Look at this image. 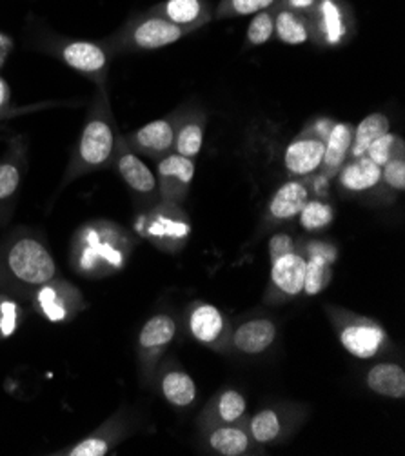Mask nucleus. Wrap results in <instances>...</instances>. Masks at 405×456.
I'll return each mask as SVG.
<instances>
[{
	"mask_svg": "<svg viewBox=\"0 0 405 456\" xmlns=\"http://www.w3.org/2000/svg\"><path fill=\"white\" fill-rule=\"evenodd\" d=\"M133 248V237L122 225L106 218L89 220L73 235L69 264L84 279H106L124 269Z\"/></svg>",
	"mask_w": 405,
	"mask_h": 456,
	"instance_id": "obj_1",
	"label": "nucleus"
},
{
	"mask_svg": "<svg viewBox=\"0 0 405 456\" xmlns=\"http://www.w3.org/2000/svg\"><path fill=\"white\" fill-rule=\"evenodd\" d=\"M118 142V129L109 106L106 86L97 89V95L89 106L78 142L68 162L61 188L71 182L113 166Z\"/></svg>",
	"mask_w": 405,
	"mask_h": 456,
	"instance_id": "obj_2",
	"label": "nucleus"
},
{
	"mask_svg": "<svg viewBox=\"0 0 405 456\" xmlns=\"http://www.w3.org/2000/svg\"><path fill=\"white\" fill-rule=\"evenodd\" d=\"M55 277V258L40 237L19 232L0 246V289L4 293L33 297Z\"/></svg>",
	"mask_w": 405,
	"mask_h": 456,
	"instance_id": "obj_3",
	"label": "nucleus"
},
{
	"mask_svg": "<svg viewBox=\"0 0 405 456\" xmlns=\"http://www.w3.org/2000/svg\"><path fill=\"white\" fill-rule=\"evenodd\" d=\"M193 31L174 26L158 15L150 12L137 13L126 20V24L108 37L102 44L109 55L131 53V52H151L171 45L191 35Z\"/></svg>",
	"mask_w": 405,
	"mask_h": 456,
	"instance_id": "obj_4",
	"label": "nucleus"
},
{
	"mask_svg": "<svg viewBox=\"0 0 405 456\" xmlns=\"http://www.w3.org/2000/svg\"><path fill=\"white\" fill-rule=\"evenodd\" d=\"M42 45L61 62L95 82L97 87L106 86L111 55L104 48V44L53 35L50 38H44Z\"/></svg>",
	"mask_w": 405,
	"mask_h": 456,
	"instance_id": "obj_5",
	"label": "nucleus"
},
{
	"mask_svg": "<svg viewBox=\"0 0 405 456\" xmlns=\"http://www.w3.org/2000/svg\"><path fill=\"white\" fill-rule=\"evenodd\" d=\"M139 230L160 251L178 253L188 244L193 227L182 208L160 200L144 215Z\"/></svg>",
	"mask_w": 405,
	"mask_h": 456,
	"instance_id": "obj_6",
	"label": "nucleus"
},
{
	"mask_svg": "<svg viewBox=\"0 0 405 456\" xmlns=\"http://www.w3.org/2000/svg\"><path fill=\"white\" fill-rule=\"evenodd\" d=\"M328 313L340 344L349 354L360 360H369L384 353L387 346V333L377 321L344 309H329Z\"/></svg>",
	"mask_w": 405,
	"mask_h": 456,
	"instance_id": "obj_7",
	"label": "nucleus"
},
{
	"mask_svg": "<svg viewBox=\"0 0 405 456\" xmlns=\"http://www.w3.org/2000/svg\"><path fill=\"white\" fill-rule=\"evenodd\" d=\"M307 20L309 40L320 48H340L354 35V15L344 0H317Z\"/></svg>",
	"mask_w": 405,
	"mask_h": 456,
	"instance_id": "obj_8",
	"label": "nucleus"
},
{
	"mask_svg": "<svg viewBox=\"0 0 405 456\" xmlns=\"http://www.w3.org/2000/svg\"><path fill=\"white\" fill-rule=\"evenodd\" d=\"M31 298L35 309L53 324L71 322L80 311L85 309V300L80 289L59 277L40 286Z\"/></svg>",
	"mask_w": 405,
	"mask_h": 456,
	"instance_id": "obj_9",
	"label": "nucleus"
},
{
	"mask_svg": "<svg viewBox=\"0 0 405 456\" xmlns=\"http://www.w3.org/2000/svg\"><path fill=\"white\" fill-rule=\"evenodd\" d=\"M113 166L118 171L120 178L124 180V184L129 188V191L134 197H139L150 206H155L157 202H160L157 175L137 153L126 144V139L122 134H118Z\"/></svg>",
	"mask_w": 405,
	"mask_h": 456,
	"instance_id": "obj_10",
	"label": "nucleus"
},
{
	"mask_svg": "<svg viewBox=\"0 0 405 456\" xmlns=\"http://www.w3.org/2000/svg\"><path fill=\"white\" fill-rule=\"evenodd\" d=\"M180 113H182V108L126 134V144L137 155H146L153 160H160L162 157L173 153Z\"/></svg>",
	"mask_w": 405,
	"mask_h": 456,
	"instance_id": "obj_11",
	"label": "nucleus"
},
{
	"mask_svg": "<svg viewBox=\"0 0 405 456\" xmlns=\"http://www.w3.org/2000/svg\"><path fill=\"white\" fill-rule=\"evenodd\" d=\"M195 176V160L178 153H169L157 160V182L160 200L182 206L188 199Z\"/></svg>",
	"mask_w": 405,
	"mask_h": 456,
	"instance_id": "obj_12",
	"label": "nucleus"
},
{
	"mask_svg": "<svg viewBox=\"0 0 405 456\" xmlns=\"http://www.w3.org/2000/svg\"><path fill=\"white\" fill-rule=\"evenodd\" d=\"M188 330L197 342L213 349L223 351L230 346V324L223 313L213 304L197 302L190 307Z\"/></svg>",
	"mask_w": 405,
	"mask_h": 456,
	"instance_id": "obj_13",
	"label": "nucleus"
},
{
	"mask_svg": "<svg viewBox=\"0 0 405 456\" xmlns=\"http://www.w3.org/2000/svg\"><path fill=\"white\" fill-rule=\"evenodd\" d=\"M271 288L269 298L275 302L289 300L304 293L305 256L298 251L288 253L271 262Z\"/></svg>",
	"mask_w": 405,
	"mask_h": 456,
	"instance_id": "obj_14",
	"label": "nucleus"
},
{
	"mask_svg": "<svg viewBox=\"0 0 405 456\" xmlns=\"http://www.w3.org/2000/svg\"><path fill=\"white\" fill-rule=\"evenodd\" d=\"M176 337V322L167 313L151 316L139 333V356L144 370H153L162 353Z\"/></svg>",
	"mask_w": 405,
	"mask_h": 456,
	"instance_id": "obj_15",
	"label": "nucleus"
},
{
	"mask_svg": "<svg viewBox=\"0 0 405 456\" xmlns=\"http://www.w3.org/2000/svg\"><path fill=\"white\" fill-rule=\"evenodd\" d=\"M148 12L195 33L213 19L215 6L211 0H162Z\"/></svg>",
	"mask_w": 405,
	"mask_h": 456,
	"instance_id": "obj_16",
	"label": "nucleus"
},
{
	"mask_svg": "<svg viewBox=\"0 0 405 456\" xmlns=\"http://www.w3.org/2000/svg\"><path fill=\"white\" fill-rule=\"evenodd\" d=\"M28 164L24 139H13L6 155L0 159V216L13 208Z\"/></svg>",
	"mask_w": 405,
	"mask_h": 456,
	"instance_id": "obj_17",
	"label": "nucleus"
},
{
	"mask_svg": "<svg viewBox=\"0 0 405 456\" xmlns=\"http://www.w3.org/2000/svg\"><path fill=\"white\" fill-rule=\"evenodd\" d=\"M305 279L304 293L314 297L328 288L333 277V264L336 262V248L326 242H309L305 246Z\"/></svg>",
	"mask_w": 405,
	"mask_h": 456,
	"instance_id": "obj_18",
	"label": "nucleus"
},
{
	"mask_svg": "<svg viewBox=\"0 0 405 456\" xmlns=\"http://www.w3.org/2000/svg\"><path fill=\"white\" fill-rule=\"evenodd\" d=\"M206 444L220 456H244L256 449L249 435L247 422L240 424H209L206 426Z\"/></svg>",
	"mask_w": 405,
	"mask_h": 456,
	"instance_id": "obj_19",
	"label": "nucleus"
},
{
	"mask_svg": "<svg viewBox=\"0 0 405 456\" xmlns=\"http://www.w3.org/2000/svg\"><path fill=\"white\" fill-rule=\"evenodd\" d=\"M279 330L269 318H249L239 324L230 337V344L244 354H262L277 342Z\"/></svg>",
	"mask_w": 405,
	"mask_h": 456,
	"instance_id": "obj_20",
	"label": "nucleus"
},
{
	"mask_svg": "<svg viewBox=\"0 0 405 456\" xmlns=\"http://www.w3.org/2000/svg\"><path fill=\"white\" fill-rule=\"evenodd\" d=\"M322 159L324 141L302 131L288 146L284 153V166L291 176H307L320 169Z\"/></svg>",
	"mask_w": 405,
	"mask_h": 456,
	"instance_id": "obj_21",
	"label": "nucleus"
},
{
	"mask_svg": "<svg viewBox=\"0 0 405 456\" xmlns=\"http://www.w3.org/2000/svg\"><path fill=\"white\" fill-rule=\"evenodd\" d=\"M206 124L207 117L200 108H182L176 124L173 151L195 160L204 146Z\"/></svg>",
	"mask_w": 405,
	"mask_h": 456,
	"instance_id": "obj_22",
	"label": "nucleus"
},
{
	"mask_svg": "<svg viewBox=\"0 0 405 456\" xmlns=\"http://www.w3.org/2000/svg\"><path fill=\"white\" fill-rule=\"evenodd\" d=\"M336 176L345 191L366 193L382 184V167L368 157H358L347 160Z\"/></svg>",
	"mask_w": 405,
	"mask_h": 456,
	"instance_id": "obj_23",
	"label": "nucleus"
},
{
	"mask_svg": "<svg viewBox=\"0 0 405 456\" xmlns=\"http://www.w3.org/2000/svg\"><path fill=\"white\" fill-rule=\"evenodd\" d=\"M309 200V188L302 180H289L282 184L269 200L267 216L273 222H288L296 218Z\"/></svg>",
	"mask_w": 405,
	"mask_h": 456,
	"instance_id": "obj_24",
	"label": "nucleus"
},
{
	"mask_svg": "<svg viewBox=\"0 0 405 456\" xmlns=\"http://www.w3.org/2000/svg\"><path fill=\"white\" fill-rule=\"evenodd\" d=\"M354 126L345 122H335L331 133L324 142V159H322V175L324 178H335L342 166L349 160V151L352 144Z\"/></svg>",
	"mask_w": 405,
	"mask_h": 456,
	"instance_id": "obj_25",
	"label": "nucleus"
},
{
	"mask_svg": "<svg viewBox=\"0 0 405 456\" xmlns=\"http://www.w3.org/2000/svg\"><path fill=\"white\" fill-rule=\"evenodd\" d=\"M289 417L279 407L260 409L256 415L247 420V429L256 445H269L282 440L289 428Z\"/></svg>",
	"mask_w": 405,
	"mask_h": 456,
	"instance_id": "obj_26",
	"label": "nucleus"
},
{
	"mask_svg": "<svg viewBox=\"0 0 405 456\" xmlns=\"http://www.w3.org/2000/svg\"><path fill=\"white\" fill-rule=\"evenodd\" d=\"M247 402L237 389H226L216 395L206 411V426L209 424H240L246 422Z\"/></svg>",
	"mask_w": 405,
	"mask_h": 456,
	"instance_id": "obj_27",
	"label": "nucleus"
},
{
	"mask_svg": "<svg viewBox=\"0 0 405 456\" xmlns=\"http://www.w3.org/2000/svg\"><path fill=\"white\" fill-rule=\"evenodd\" d=\"M120 428H122V424H120L118 417H115V419L108 420L102 428H99L93 435L85 436L84 440H80L73 447L62 451L61 454H68V456H106L113 449V445L122 438Z\"/></svg>",
	"mask_w": 405,
	"mask_h": 456,
	"instance_id": "obj_28",
	"label": "nucleus"
},
{
	"mask_svg": "<svg viewBox=\"0 0 405 456\" xmlns=\"http://www.w3.org/2000/svg\"><path fill=\"white\" fill-rule=\"evenodd\" d=\"M160 391L164 398L173 407H190L197 400V384L195 380L176 366H169L164 370L160 377Z\"/></svg>",
	"mask_w": 405,
	"mask_h": 456,
	"instance_id": "obj_29",
	"label": "nucleus"
},
{
	"mask_svg": "<svg viewBox=\"0 0 405 456\" xmlns=\"http://www.w3.org/2000/svg\"><path fill=\"white\" fill-rule=\"evenodd\" d=\"M368 387L387 398L401 400L405 396V371L398 363L382 362L373 366L366 375Z\"/></svg>",
	"mask_w": 405,
	"mask_h": 456,
	"instance_id": "obj_30",
	"label": "nucleus"
},
{
	"mask_svg": "<svg viewBox=\"0 0 405 456\" xmlns=\"http://www.w3.org/2000/svg\"><path fill=\"white\" fill-rule=\"evenodd\" d=\"M389 129H391V124H389L387 115H384V113H371V115H368L362 122H360L354 127L349 157L351 159L366 157L369 146L375 141H378L382 134L389 133Z\"/></svg>",
	"mask_w": 405,
	"mask_h": 456,
	"instance_id": "obj_31",
	"label": "nucleus"
},
{
	"mask_svg": "<svg viewBox=\"0 0 405 456\" xmlns=\"http://www.w3.org/2000/svg\"><path fill=\"white\" fill-rule=\"evenodd\" d=\"M275 37L288 45H300L309 42L307 15L291 12L284 6H275Z\"/></svg>",
	"mask_w": 405,
	"mask_h": 456,
	"instance_id": "obj_32",
	"label": "nucleus"
},
{
	"mask_svg": "<svg viewBox=\"0 0 405 456\" xmlns=\"http://www.w3.org/2000/svg\"><path fill=\"white\" fill-rule=\"evenodd\" d=\"M280 0H220L213 19H240L253 17L263 10L273 8Z\"/></svg>",
	"mask_w": 405,
	"mask_h": 456,
	"instance_id": "obj_33",
	"label": "nucleus"
},
{
	"mask_svg": "<svg viewBox=\"0 0 405 456\" xmlns=\"http://www.w3.org/2000/svg\"><path fill=\"white\" fill-rule=\"evenodd\" d=\"M368 159H371L377 166H384L387 164L389 160H394V159H401L405 157V144H403V139L394 133H385L382 134L378 141H375L368 153H366Z\"/></svg>",
	"mask_w": 405,
	"mask_h": 456,
	"instance_id": "obj_34",
	"label": "nucleus"
},
{
	"mask_svg": "<svg viewBox=\"0 0 405 456\" xmlns=\"http://www.w3.org/2000/svg\"><path fill=\"white\" fill-rule=\"evenodd\" d=\"M298 218H300V225L305 232H320L333 222L335 211H333L331 204H328V202L307 200V204L302 208Z\"/></svg>",
	"mask_w": 405,
	"mask_h": 456,
	"instance_id": "obj_35",
	"label": "nucleus"
},
{
	"mask_svg": "<svg viewBox=\"0 0 405 456\" xmlns=\"http://www.w3.org/2000/svg\"><path fill=\"white\" fill-rule=\"evenodd\" d=\"M273 37H275V6L253 15L246 31V45L256 48V45L267 44Z\"/></svg>",
	"mask_w": 405,
	"mask_h": 456,
	"instance_id": "obj_36",
	"label": "nucleus"
},
{
	"mask_svg": "<svg viewBox=\"0 0 405 456\" xmlns=\"http://www.w3.org/2000/svg\"><path fill=\"white\" fill-rule=\"evenodd\" d=\"M22 316V305L12 295L0 291V340H6L17 333Z\"/></svg>",
	"mask_w": 405,
	"mask_h": 456,
	"instance_id": "obj_37",
	"label": "nucleus"
},
{
	"mask_svg": "<svg viewBox=\"0 0 405 456\" xmlns=\"http://www.w3.org/2000/svg\"><path fill=\"white\" fill-rule=\"evenodd\" d=\"M382 184L400 193L405 190V157L389 160L382 166Z\"/></svg>",
	"mask_w": 405,
	"mask_h": 456,
	"instance_id": "obj_38",
	"label": "nucleus"
},
{
	"mask_svg": "<svg viewBox=\"0 0 405 456\" xmlns=\"http://www.w3.org/2000/svg\"><path fill=\"white\" fill-rule=\"evenodd\" d=\"M295 249V240L288 235V233H277L273 235V239L269 240V256H271V262H275L277 258L293 253Z\"/></svg>",
	"mask_w": 405,
	"mask_h": 456,
	"instance_id": "obj_39",
	"label": "nucleus"
},
{
	"mask_svg": "<svg viewBox=\"0 0 405 456\" xmlns=\"http://www.w3.org/2000/svg\"><path fill=\"white\" fill-rule=\"evenodd\" d=\"M333 126H335V120H331V118H328V117H322V118H317L314 122H311V124L304 129V133H307V134H311V136H317V139H320V141L326 142L328 134L331 133Z\"/></svg>",
	"mask_w": 405,
	"mask_h": 456,
	"instance_id": "obj_40",
	"label": "nucleus"
},
{
	"mask_svg": "<svg viewBox=\"0 0 405 456\" xmlns=\"http://www.w3.org/2000/svg\"><path fill=\"white\" fill-rule=\"evenodd\" d=\"M15 113L17 111L12 108V89L8 82L0 77V120H4Z\"/></svg>",
	"mask_w": 405,
	"mask_h": 456,
	"instance_id": "obj_41",
	"label": "nucleus"
},
{
	"mask_svg": "<svg viewBox=\"0 0 405 456\" xmlns=\"http://www.w3.org/2000/svg\"><path fill=\"white\" fill-rule=\"evenodd\" d=\"M317 4V0H280L279 6H284L291 12L302 13V15H309L311 10Z\"/></svg>",
	"mask_w": 405,
	"mask_h": 456,
	"instance_id": "obj_42",
	"label": "nucleus"
}]
</instances>
